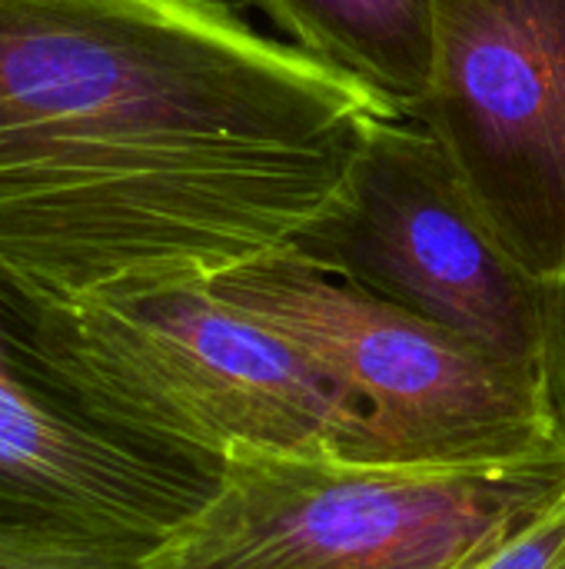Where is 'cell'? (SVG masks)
Returning a JSON list of instances; mask_svg holds the SVG:
<instances>
[{
	"instance_id": "1",
	"label": "cell",
	"mask_w": 565,
	"mask_h": 569,
	"mask_svg": "<svg viewBox=\"0 0 565 569\" xmlns=\"http://www.w3.org/2000/svg\"><path fill=\"white\" fill-rule=\"evenodd\" d=\"M376 113L223 0H0V267L57 300L226 273L340 197Z\"/></svg>"
},
{
	"instance_id": "2",
	"label": "cell",
	"mask_w": 565,
	"mask_h": 569,
	"mask_svg": "<svg viewBox=\"0 0 565 569\" xmlns=\"http://www.w3.org/2000/svg\"><path fill=\"white\" fill-rule=\"evenodd\" d=\"M565 503V453L483 467L236 453L153 569H473Z\"/></svg>"
},
{
	"instance_id": "3",
	"label": "cell",
	"mask_w": 565,
	"mask_h": 569,
	"mask_svg": "<svg viewBox=\"0 0 565 569\" xmlns=\"http://www.w3.org/2000/svg\"><path fill=\"white\" fill-rule=\"evenodd\" d=\"M53 317L107 407L170 450L220 470L236 453L376 460L363 410L210 277L53 297Z\"/></svg>"
},
{
	"instance_id": "4",
	"label": "cell",
	"mask_w": 565,
	"mask_h": 569,
	"mask_svg": "<svg viewBox=\"0 0 565 569\" xmlns=\"http://www.w3.org/2000/svg\"><path fill=\"white\" fill-rule=\"evenodd\" d=\"M210 287L300 347L363 410L376 463L483 467L565 453V397L543 373L290 247L210 277Z\"/></svg>"
},
{
	"instance_id": "5",
	"label": "cell",
	"mask_w": 565,
	"mask_h": 569,
	"mask_svg": "<svg viewBox=\"0 0 565 569\" xmlns=\"http://www.w3.org/2000/svg\"><path fill=\"white\" fill-rule=\"evenodd\" d=\"M290 250L543 373L565 397V280L533 273L493 233L416 120L370 117L340 197Z\"/></svg>"
},
{
	"instance_id": "6",
	"label": "cell",
	"mask_w": 565,
	"mask_h": 569,
	"mask_svg": "<svg viewBox=\"0 0 565 569\" xmlns=\"http://www.w3.org/2000/svg\"><path fill=\"white\" fill-rule=\"evenodd\" d=\"M220 467L123 423L73 363L53 297L0 267V523L153 553Z\"/></svg>"
},
{
	"instance_id": "7",
	"label": "cell",
	"mask_w": 565,
	"mask_h": 569,
	"mask_svg": "<svg viewBox=\"0 0 565 569\" xmlns=\"http://www.w3.org/2000/svg\"><path fill=\"white\" fill-rule=\"evenodd\" d=\"M416 120L493 233L565 280V0H433Z\"/></svg>"
},
{
	"instance_id": "8",
	"label": "cell",
	"mask_w": 565,
	"mask_h": 569,
	"mask_svg": "<svg viewBox=\"0 0 565 569\" xmlns=\"http://www.w3.org/2000/svg\"><path fill=\"white\" fill-rule=\"evenodd\" d=\"M313 60L410 117L430 87L433 0H250Z\"/></svg>"
},
{
	"instance_id": "9",
	"label": "cell",
	"mask_w": 565,
	"mask_h": 569,
	"mask_svg": "<svg viewBox=\"0 0 565 569\" xmlns=\"http://www.w3.org/2000/svg\"><path fill=\"white\" fill-rule=\"evenodd\" d=\"M0 569H153L150 553L0 523Z\"/></svg>"
},
{
	"instance_id": "10",
	"label": "cell",
	"mask_w": 565,
	"mask_h": 569,
	"mask_svg": "<svg viewBox=\"0 0 565 569\" xmlns=\"http://www.w3.org/2000/svg\"><path fill=\"white\" fill-rule=\"evenodd\" d=\"M473 569H476V567H473Z\"/></svg>"
}]
</instances>
